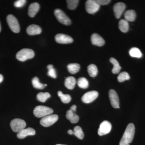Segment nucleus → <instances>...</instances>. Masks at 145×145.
I'll list each match as a JSON object with an SVG mask.
<instances>
[{
	"label": "nucleus",
	"instance_id": "nucleus-1",
	"mask_svg": "<svg viewBox=\"0 0 145 145\" xmlns=\"http://www.w3.org/2000/svg\"><path fill=\"white\" fill-rule=\"evenodd\" d=\"M135 133V127L132 123L128 125L119 143V145H130L134 138Z\"/></svg>",
	"mask_w": 145,
	"mask_h": 145
},
{
	"label": "nucleus",
	"instance_id": "nucleus-2",
	"mask_svg": "<svg viewBox=\"0 0 145 145\" xmlns=\"http://www.w3.org/2000/svg\"><path fill=\"white\" fill-rule=\"evenodd\" d=\"M53 110L50 108L43 106H39L34 108L33 113L38 118H43L47 115L52 114Z\"/></svg>",
	"mask_w": 145,
	"mask_h": 145
},
{
	"label": "nucleus",
	"instance_id": "nucleus-3",
	"mask_svg": "<svg viewBox=\"0 0 145 145\" xmlns=\"http://www.w3.org/2000/svg\"><path fill=\"white\" fill-rule=\"evenodd\" d=\"M35 54L32 50L24 48L19 51L16 55V58L21 61H25L26 60L32 59Z\"/></svg>",
	"mask_w": 145,
	"mask_h": 145
},
{
	"label": "nucleus",
	"instance_id": "nucleus-4",
	"mask_svg": "<svg viewBox=\"0 0 145 145\" xmlns=\"http://www.w3.org/2000/svg\"><path fill=\"white\" fill-rule=\"evenodd\" d=\"M54 14L57 20L61 23L66 25H70L71 24L70 19L61 9L59 8L55 9L54 10Z\"/></svg>",
	"mask_w": 145,
	"mask_h": 145
},
{
	"label": "nucleus",
	"instance_id": "nucleus-5",
	"mask_svg": "<svg viewBox=\"0 0 145 145\" xmlns=\"http://www.w3.org/2000/svg\"><path fill=\"white\" fill-rule=\"evenodd\" d=\"M26 126V123L22 119H14L10 123L11 129L15 132H20L25 128Z\"/></svg>",
	"mask_w": 145,
	"mask_h": 145
},
{
	"label": "nucleus",
	"instance_id": "nucleus-6",
	"mask_svg": "<svg viewBox=\"0 0 145 145\" xmlns=\"http://www.w3.org/2000/svg\"><path fill=\"white\" fill-rule=\"evenodd\" d=\"M7 21L11 31L14 33H18L20 31V26L17 19L12 15H8Z\"/></svg>",
	"mask_w": 145,
	"mask_h": 145
},
{
	"label": "nucleus",
	"instance_id": "nucleus-7",
	"mask_svg": "<svg viewBox=\"0 0 145 145\" xmlns=\"http://www.w3.org/2000/svg\"><path fill=\"white\" fill-rule=\"evenodd\" d=\"M59 117L57 114H50L43 117L40 121V123L44 127H48L54 124L57 121Z\"/></svg>",
	"mask_w": 145,
	"mask_h": 145
},
{
	"label": "nucleus",
	"instance_id": "nucleus-8",
	"mask_svg": "<svg viewBox=\"0 0 145 145\" xmlns=\"http://www.w3.org/2000/svg\"><path fill=\"white\" fill-rule=\"evenodd\" d=\"M100 5L97 1L95 0H88L86 3V8L87 12L89 14H94L99 10Z\"/></svg>",
	"mask_w": 145,
	"mask_h": 145
},
{
	"label": "nucleus",
	"instance_id": "nucleus-9",
	"mask_svg": "<svg viewBox=\"0 0 145 145\" xmlns=\"http://www.w3.org/2000/svg\"><path fill=\"white\" fill-rule=\"evenodd\" d=\"M99 93L96 91H91L85 93L82 98L83 103L88 104L91 103L97 99Z\"/></svg>",
	"mask_w": 145,
	"mask_h": 145
},
{
	"label": "nucleus",
	"instance_id": "nucleus-10",
	"mask_svg": "<svg viewBox=\"0 0 145 145\" xmlns=\"http://www.w3.org/2000/svg\"><path fill=\"white\" fill-rule=\"evenodd\" d=\"M112 129V125L110 122L105 121L100 125L98 130V134L100 136L105 135L110 132Z\"/></svg>",
	"mask_w": 145,
	"mask_h": 145
},
{
	"label": "nucleus",
	"instance_id": "nucleus-11",
	"mask_svg": "<svg viewBox=\"0 0 145 145\" xmlns=\"http://www.w3.org/2000/svg\"><path fill=\"white\" fill-rule=\"evenodd\" d=\"M109 97L112 106L115 108H119V98L117 92L114 89H110L109 91Z\"/></svg>",
	"mask_w": 145,
	"mask_h": 145
},
{
	"label": "nucleus",
	"instance_id": "nucleus-12",
	"mask_svg": "<svg viewBox=\"0 0 145 145\" xmlns=\"http://www.w3.org/2000/svg\"><path fill=\"white\" fill-rule=\"evenodd\" d=\"M55 41L58 43L67 44L72 43L73 39L71 36L63 34H57L55 36Z\"/></svg>",
	"mask_w": 145,
	"mask_h": 145
},
{
	"label": "nucleus",
	"instance_id": "nucleus-13",
	"mask_svg": "<svg viewBox=\"0 0 145 145\" xmlns=\"http://www.w3.org/2000/svg\"><path fill=\"white\" fill-rule=\"evenodd\" d=\"M126 8V5L124 3L119 2L117 3L113 7V10L115 17L117 19L121 18Z\"/></svg>",
	"mask_w": 145,
	"mask_h": 145
},
{
	"label": "nucleus",
	"instance_id": "nucleus-14",
	"mask_svg": "<svg viewBox=\"0 0 145 145\" xmlns=\"http://www.w3.org/2000/svg\"><path fill=\"white\" fill-rule=\"evenodd\" d=\"M36 134V131L34 129L31 127L24 129L18 132L17 134V137L19 139H22L27 136L29 135H34Z\"/></svg>",
	"mask_w": 145,
	"mask_h": 145
},
{
	"label": "nucleus",
	"instance_id": "nucleus-15",
	"mask_svg": "<svg viewBox=\"0 0 145 145\" xmlns=\"http://www.w3.org/2000/svg\"><path fill=\"white\" fill-rule=\"evenodd\" d=\"M91 43L94 45L98 46H102L105 44V41L99 34L94 33L91 37Z\"/></svg>",
	"mask_w": 145,
	"mask_h": 145
},
{
	"label": "nucleus",
	"instance_id": "nucleus-16",
	"mask_svg": "<svg viewBox=\"0 0 145 145\" xmlns=\"http://www.w3.org/2000/svg\"><path fill=\"white\" fill-rule=\"evenodd\" d=\"M26 31L29 35L33 36L40 34L42 32V29L39 25L32 24L27 27Z\"/></svg>",
	"mask_w": 145,
	"mask_h": 145
},
{
	"label": "nucleus",
	"instance_id": "nucleus-17",
	"mask_svg": "<svg viewBox=\"0 0 145 145\" xmlns=\"http://www.w3.org/2000/svg\"><path fill=\"white\" fill-rule=\"evenodd\" d=\"M40 9V5L37 3L31 4L28 8V13L29 17L33 18L36 16Z\"/></svg>",
	"mask_w": 145,
	"mask_h": 145
},
{
	"label": "nucleus",
	"instance_id": "nucleus-18",
	"mask_svg": "<svg viewBox=\"0 0 145 145\" xmlns=\"http://www.w3.org/2000/svg\"><path fill=\"white\" fill-rule=\"evenodd\" d=\"M76 83L75 78L72 76H69L65 80V86L68 89H72L75 88Z\"/></svg>",
	"mask_w": 145,
	"mask_h": 145
},
{
	"label": "nucleus",
	"instance_id": "nucleus-19",
	"mask_svg": "<svg viewBox=\"0 0 145 145\" xmlns=\"http://www.w3.org/2000/svg\"><path fill=\"white\" fill-rule=\"evenodd\" d=\"M66 117L67 119L69 120L72 123H78L79 120V116L75 114V112L71 111L70 110L67 112Z\"/></svg>",
	"mask_w": 145,
	"mask_h": 145
},
{
	"label": "nucleus",
	"instance_id": "nucleus-20",
	"mask_svg": "<svg viewBox=\"0 0 145 145\" xmlns=\"http://www.w3.org/2000/svg\"><path fill=\"white\" fill-rule=\"evenodd\" d=\"M136 14L135 11L133 10H127L124 14L125 20L128 22H132L135 21Z\"/></svg>",
	"mask_w": 145,
	"mask_h": 145
},
{
	"label": "nucleus",
	"instance_id": "nucleus-21",
	"mask_svg": "<svg viewBox=\"0 0 145 145\" xmlns=\"http://www.w3.org/2000/svg\"><path fill=\"white\" fill-rule=\"evenodd\" d=\"M119 27L122 32L126 33L129 31V24L128 22L125 19H122L119 21Z\"/></svg>",
	"mask_w": 145,
	"mask_h": 145
},
{
	"label": "nucleus",
	"instance_id": "nucleus-22",
	"mask_svg": "<svg viewBox=\"0 0 145 145\" xmlns=\"http://www.w3.org/2000/svg\"><path fill=\"white\" fill-rule=\"evenodd\" d=\"M110 61L114 66L112 69V73L114 74L119 73L121 71V67L120 66L118 61L114 58H111L110 59Z\"/></svg>",
	"mask_w": 145,
	"mask_h": 145
},
{
	"label": "nucleus",
	"instance_id": "nucleus-23",
	"mask_svg": "<svg viewBox=\"0 0 145 145\" xmlns=\"http://www.w3.org/2000/svg\"><path fill=\"white\" fill-rule=\"evenodd\" d=\"M80 69V66L78 63H71L67 66V69L69 72L72 74H75L79 72Z\"/></svg>",
	"mask_w": 145,
	"mask_h": 145
},
{
	"label": "nucleus",
	"instance_id": "nucleus-24",
	"mask_svg": "<svg viewBox=\"0 0 145 145\" xmlns=\"http://www.w3.org/2000/svg\"><path fill=\"white\" fill-rule=\"evenodd\" d=\"M88 71L89 74L91 77H95L98 73V68L96 65L90 64L88 67Z\"/></svg>",
	"mask_w": 145,
	"mask_h": 145
},
{
	"label": "nucleus",
	"instance_id": "nucleus-25",
	"mask_svg": "<svg viewBox=\"0 0 145 145\" xmlns=\"http://www.w3.org/2000/svg\"><path fill=\"white\" fill-rule=\"evenodd\" d=\"M50 96V94L48 92H40L37 94L36 97L38 101L44 103Z\"/></svg>",
	"mask_w": 145,
	"mask_h": 145
},
{
	"label": "nucleus",
	"instance_id": "nucleus-26",
	"mask_svg": "<svg viewBox=\"0 0 145 145\" xmlns=\"http://www.w3.org/2000/svg\"><path fill=\"white\" fill-rule=\"evenodd\" d=\"M129 53L130 55L133 57L140 58L142 56V54L140 50L136 47L132 48L130 50Z\"/></svg>",
	"mask_w": 145,
	"mask_h": 145
},
{
	"label": "nucleus",
	"instance_id": "nucleus-27",
	"mask_svg": "<svg viewBox=\"0 0 145 145\" xmlns=\"http://www.w3.org/2000/svg\"><path fill=\"white\" fill-rule=\"evenodd\" d=\"M73 134L80 140H82L84 136V134L82 128L79 126H77L74 128Z\"/></svg>",
	"mask_w": 145,
	"mask_h": 145
},
{
	"label": "nucleus",
	"instance_id": "nucleus-28",
	"mask_svg": "<svg viewBox=\"0 0 145 145\" xmlns=\"http://www.w3.org/2000/svg\"><path fill=\"white\" fill-rule=\"evenodd\" d=\"M58 95L60 97L61 101L65 104L69 103L71 101V98L69 94H64L61 91H58Z\"/></svg>",
	"mask_w": 145,
	"mask_h": 145
},
{
	"label": "nucleus",
	"instance_id": "nucleus-29",
	"mask_svg": "<svg viewBox=\"0 0 145 145\" xmlns=\"http://www.w3.org/2000/svg\"><path fill=\"white\" fill-rule=\"evenodd\" d=\"M31 82H32V85L34 88L42 89L44 88L45 87L44 84H42L39 82V79L38 77H35L33 78Z\"/></svg>",
	"mask_w": 145,
	"mask_h": 145
},
{
	"label": "nucleus",
	"instance_id": "nucleus-30",
	"mask_svg": "<svg viewBox=\"0 0 145 145\" xmlns=\"http://www.w3.org/2000/svg\"><path fill=\"white\" fill-rule=\"evenodd\" d=\"M77 83L79 87L81 88L86 89L88 87V81L86 78L82 77L79 78Z\"/></svg>",
	"mask_w": 145,
	"mask_h": 145
},
{
	"label": "nucleus",
	"instance_id": "nucleus-31",
	"mask_svg": "<svg viewBox=\"0 0 145 145\" xmlns=\"http://www.w3.org/2000/svg\"><path fill=\"white\" fill-rule=\"evenodd\" d=\"M130 76L128 72H121L117 77V80L119 82H123L126 80H128L130 79Z\"/></svg>",
	"mask_w": 145,
	"mask_h": 145
},
{
	"label": "nucleus",
	"instance_id": "nucleus-32",
	"mask_svg": "<svg viewBox=\"0 0 145 145\" xmlns=\"http://www.w3.org/2000/svg\"><path fill=\"white\" fill-rule=\"evenodd\" d=\"M78 0H68L67 1L68 8L70 10H74L77 7L79 3Z\"/></svg>",
	"mask_w": 145,
	"mask_h": 145
},
{
	"label": "nucleus",
	"instance_id": "nucleus-33",
	"mask_svg": "<svg viewBox=\"0 0 145 145\" xmlns=\"http://www.w3.org/2000/svg\"><path fill=\"white\" fill-rule=\"evenodd\" d=\"M47 68L48 69V75L53 78H57V74H56V71L53 68V66L52 65H49L47 66Z\"/></svg>",
	"mask_w": 145,
	"mask_h": 145
},
{
	"label": "nucleus",
	"instance_id": "nucleus-34",
	"mask_svg": "<svg viewBox=\"0 0 145 145\" xmlns=\"http://www.w3.org/2000/svg\"><path fill=\"white\" fill-rule=\"evenodd\" d=\"M26 2V1L25 0H18L14 3V6L17 8H21L25 5Z\"/></svg>",
	"mask_w": 145,
	"mask_h": 145
},
{
	"label": "nucleus",
	"instance_id": "nucleus-35",
	"mask_svg": "<svg viewBox=\"0 0 145 145\" xmlns=\"http://www.w3.org/2000/svg\"><path fill=\"white\" fill-rule=\"evenodd\" d=\"M97 2L100 5H105L110 3V0H97Z\"/></svg>",
	"mask_w": 145,
	"mask_h": 145
},
{
	"label": "nucleus",
	"instance_id": "nucleus-36",
	"mask_svg": "<svg viewBox=\"0 0 145 145\" xmlns=\"http://www.w3.org/2000/svg\"><path fill=\"white\" fill-rule=\"evenodd\" d=\"M76 108H77L76 106L75 105H72V106L71 107L70 110H71V111L75 112L76 111Z\"/></svg>",
	"mask_w": 145,
	"mask_h": 145
},
{
	"label": "nucleus",
	"instance_id": "nucleus-37",
	"mask_svg": "<svg viewBox=\"0 0 145 145\" xmlns=\"http://www.w3.org/2000/svg\"><path fill=\"white\" fill-rule=\"evenodd\" d=\"M68 133L69 134V135H72L73 133V131L72 130L69 129L68 131Z\"/></svg>",
	"mask_w": 145,
	"mask_h": 145
},
{
	"label": "nucleus",
	"instance_id": "nucleus-38",
	"mask_svg": "<svg viewBox=\"0 0 145 145\" xmlns=\"http://www.w3.org/2000/svg\"><path fill=\"white\" fill-rule=\"evenodd\" d=\"M3 76L1 74H0V83L3 82Z\"/></svg>",
	"mask_w": 145,
	"mask_h": 145
},
{
	"label": "nucleus",
	"instance_id": "nucleus-39",
	"mask_svg": "<svg viewBox=\"0 0 145 145\" xmlns=\"http://www.w3.org/2000/svg\"><path fill=\"white\" fill-rule=\"evenodd\" d=\"M1 23H0V32H1Z\"/></svg>",
	"mask_w": 145,
	"mask_h": 145
},
{
	"label": "nucleus",
	"instance_id": "nucleus-40",
	"mask_svg": "<svg viewBox=\"0 0 145 145\" xmlns=\"http://www.w3.org/2000/svg\"><path fill=\"white\" fill-rule=\"evenodd\" d=\"M44 85H45V86H47L46 84H44Z\"/></svg>",
	"mask_w": 145,
	"mask_h": 145
},
{
	"label": "nucleus",
	"instance_id": "nucleus-41",
	"mask_svg": "<svg viewBox=\"0 0 145 145\" xmlns=\"http://www.w3.org/2000/svg\"><path fill=\"white\" fill-rule=\"evenodd\" d=\"M56 145H62V144H57Z\"/></svg>",
	"mask_w": 145,
	"mask_h": 145
}]
</instances>
